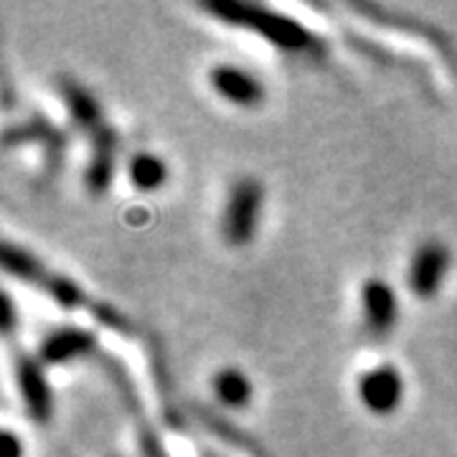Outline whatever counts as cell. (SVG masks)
Instances as JSON below:
<instances>
[{
  "instance_id": "obj_1",
  "label": "cell",
  "mask_w": 457,
  "mask_h": 457,
  "mask_svg": "<svg viewBox=\"0 0 457 457\" xmlns=\"http://www.w3.org/2000/svg\"><path fill=\"white\" fill-rule=\"evenodd\" d=\"M198 8L224 26L262 36L270 46H275L282 54L320 59L328 51L323 38L312 29L300 23L297 18L279 13L270 5L249 3V0H206Z\"/></svg>"
},
{
  "instance_id": "obj_2",
  "label": "cell",
  "mask_w": 457,
  "mask_h": 457,
  "mask_svg": "<svg viewBox=\"0 0 457 457\" xmlns=\"http://www.w3.org/2000/svg\"><path fill=\"white\" fill-rule=\"evenodd\" d=\"M0 264L5 270V275L41 290L64 311L92 312L95 305H97V300H92L79 282H74L62 272L49 270L36 254H31L26 246L16 245V242H3V246H0Z\"/></svg>"
},
{
  "instance_id": "obj_3",
  "label": "cell",
  "mask_w": 457,
  "mask_h": 457,
  "mask_svg": "<svg viewBox=\"0 0 457 457\" xmlns=\"http://www.w3.org/2000/svg\"><path fill=\"white\" fill-rule=\"evenodd\" d=\"M264 198L267 191L257 176H239L231 183L219 219V234L224 245L231 249H245L254 242L260 231Z\"/></svg>"
},
{
  "instance_id": "obj_4",
  "label": "cell",
  "mask_w": 457,
  "mask_h": 457,
  "mask_svg": "<svg viewBox=\"0 0 457 457\" xmlns=\"http://www.w3.org/2000/svg\"><path fill=\"white\" fill-rule=\"evenodd\" d=\"M13 378H16V392L21 396V404L26 414L36 425H49L54 417V392L46 376V366L29 351L13 348Z\"/></svg>"
},
{
  "instance_id": "obj_5",
  "label": "cell",
  "mask_w": 457,
  "mask_h": 457,
  "mask_svg": "<svg viewBox=\"0 0 457 457\" xmlns=\"http://www.w3.org/2000/svg\"><path fill=\"white\" fill-rule=\"evenodd\" d=\"M404 376L394 363H376L371 369L361 371L356 378V396L361 407L374 417H392L404 402Z\"/></svg>"
},
{
  "instance_id": "obj_6",
  "label": "cell",
  "mask_w": 457,
  "mask_h": 457,
  "mask_svg": "<svg viewBox=\"0 0 457 457\" xmlns=\"http://www.w3.org/2000/svg\"><path fill=\"white\" fill-rule=\"evenodd\" d=\"M453 252L440 239H425L411 252L407 267V287L417 300H432L437 297L450 275Z\"/></svg>"
},
{
  "instance_id": "obj_7",
  "label": "cell",
  "mask_w": 457,
  "mask_h": 457,
  "mask_svg": "<svg viewBox=\"0 0 457 457\" xmlns=\"http://www.w3.org/2000/svg\"><path fill=\"white\" fill-rule=\"evenodd\" d=\"M359 303L363 330L376 341L389 338L399 323V295L392 282L384 278H366L361 282Z\"/></svg>"
},
{
  "instance_id": "obj_8",
  "label": "cell",
  "mask_w": 457,
  "mask_h": 457,
  "mask_svg": "<svg viewBox=\"0 0 457 457\" xmlns=\"http://www.w3.org/2000/svg\"><path fill=\"white\" fill-rule=\"evenodd\" d=\"M44 366H69L77 361L99 356L97 333L82 326H59L38 341L36 351Z\"/></svg>"
},
{
  "instance_id": "obj_9",
  "label": "cell",
  "mask_w": 457,
  "mask_h": 457,
  "mask_svg": "<svg viewBox=\"0 0 457 457\" xmlns=\"http://www.w3.org/2000/svg\"><path fill=\"white\" fill-rule=\"evenodd\" d=\"M209 87L216 97L224 99L231 107H239V110H257L267 97L264 84L249 69L227 64V62L213 64L209 69Z\"/></svg>"
},
{
  "instance_id": "obj_10",
  "label": "cell",
  "mask_w": 457,
  "mask_h": 457,
  "mask_svg": "<svg viewBox=\"0 0 457 457\" xmlns=\"http://www.w3.org/2000/svg\"><path fill=\"white\" fill-rule=\"evenodd\" d=\"M117 153H120V135L110 122H104L92 135L89 163L84 168V188L89 196H104L110 191L117 170Z\"/></svg>"
},
{
  "instance_id": "obj_11",
  "label": "cell",
  "mask_w": 457,
  "mask_h": 457,
  "mask_svg": "<svg viewBox=\"0 0 457 457\" xmlns=\"http://www.w3.org/2000/svg\"><path fill=\"white\" fill-rule=\"evenodd\" d=\"M5 147L26 145V143H36L44 150V161H46V170L56 173L62 168L66 150V135L56 125H51L44 114H33L31 120L21 122V125H11L5 130Z\"/></svg>"
},
{
  "instance_id": "obj_12",
  "label": "cell",
  "mask_w": 457,
  "mask_h": 457,
  "mask_svg": "<svg viewBox=\"0 0 457 457\" xmlns=\"http://www.w3.org/2000/svg\"><path fill=\"white\" fill-rule=\"evenodd\" d=\"M186 411L196 420V425L201 429H206L213 440L224 442L228 447H234L237 453H242L246 457H270L267 447L262 445L257 437H252L249 432H245L242 427H237L228 417H224V411L209 407V404H201V402H191Z\"/></svg>"
},
{
  "instance_id": "obj_13",
  "label": "cell",
  "mask_w": 457,
  "mask_h": 457,
  "mask_svg": "<svg viewBox=\"0 0 457 457\" xmlns=\"http://www.w3.org/2000/svg\"><path fill=\"white\" fill-rule=\"evenodd\" d=\"M348 8L361 13V16H366L369 21H374V23L386 26V29H396V31H407L414 33V36H422V38H427L435 49L440 51L442 56L455 59L453 46H450V38H445V33H442L440 29H435V26H429L427 21L404 16V13H399V11H394V8H386V5H378V3H348Z\"/></svg>"
},
{
  "instance_id": "obj_14",
  "label": "cell",
  "mask_w": 457,
  "mask_h": 457,
  "mask_svg": "<svg viewBox=\"0 0 457 457\" xmlns=\"http://www.w3.org/2000/svg\"><path fill=\"white\" fill-rule=\"evenodd\" d=\"M56 92H59V97L64 102L69 120H71V125L77 130L95 135L104 125V114H102L97 97L79 79L66 77V74L56 77Z\"/></svg>"
},
{
  "instance_id": "obj_15",
  "label": "cell",
  "mask_w": 457,
  "mask_h": 457,
  "mask_svg": "<svg viewBox=\"0 0 457 457\" xmlns=\"http://www.w3.org/2000/svg\"><path fill=\"white\" fill-rule=\"evenodd\" d=\"M147 361H150V376H153V384H155V394L161 399V411H163L165 425L170 429H186L183 427V407L176 404L173 399V381H170V374H168V363H165V353L158 341L147 343Z\"/></svg>"
},
{
  "instance_id": "obj_16",
  "label": "cell",
  "mask_w": 457,
  "mask_h": 457,
  "mask_svg": "<svg viewBox=\"0 0 457 457\" xmlns=\"http://www.w3.org/2000/svg\"><path fill=\"white\" fill-rule=\"evenodd\" d=\"M212 392L216 404L221 409L242 411L254 399V384H252V378L242 369H237V366H221L212 376Z\"/></svg>"
},
{
  "instance_id": "obj_17",
  "label": "cell",
  "mask_w": 457,
  "mask_h": 457,
  "mask_svg": "<svg viewBox=\"0 0 457 457\" xmlns=\"http://www.w3.org/2000/svg\"><path fill=\"white\" fill-rule=\"evenodd\" d=\"M128 180L137 194H155L168 183V163L153 150H137L128 158Z\"/></svg>"
},
{
  "instance_id": "obj_18",
  "label": "cell",
  "mask_w": 457,
  "mask_h": 457,
  "mask_svg": "<svg viewBox=\"0 0 457 457\" xmlns=\"http://www.w3.org/2000/svg\"><path fill=\"white\" fill-rule=\"evenodd\" d=\"M0 326H3V336L5 338H11L13 336V330L18 328V315H16V300H13V295L3 293V315H0Z\"/></svg>"
},
{
  "instance_id": "obj_19",
  "label": "cell",
  "mask_w": 457,
  "mask_h": 457,
  "mask_svg": "<svg viewBox=\"0 0 457 457\" xmlns=\"http://www.w3.org/2000/svg\"><path fill=\"white\" fill-rule=\"evenodd\" d=\"M23 455H26V450H23V440L18 437L11 427H5V429H3V453H0V457H23Z\"/></svg>"
}]
</instances>
